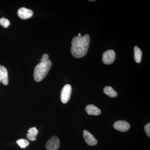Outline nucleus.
<instances>
[{"label":"nucleus","mask_w":150,"mask_h":150,"mask_svg":"<svg viewBox=\"0 0 150 150\" xmlns=\"http://www.w3.org/2000/svg\"><path fill=\"white\" fill-rule=\"evenodd\" d=\"M90 38L88 34L76 36L71 41V52L75 58H80L85 56L88 51Z\"/></svg>","instance_id":"nucleus-1"},{"label":"nucleus","mask_w":150,"mask_h":150,"mask_svg":"<svg viewBox=\"0 0 150 150\" xmlns=\"http://www.w3.org/2000/svg\"><path fill=\"white\" fill-rule=\"evenodd\" d=\"M52 66L50 60L44 62H40L35 67L33 77L36 82H40L48 74Z\"/></svg>","instance_id":"nucleus-2"},{"label":"nucleus","mask_w":150,"mask_h":150,"mask_svg":"<svg viewBox=\"0 0 150 150\" xmlns=\"http://www.w3.org/2000/svg\"><path fill=\"white\" fill-rule=\"evenodd\" d=\"M72 92V87L69 84L65 85L61 93V100L64 103H67L69 100Z\"/></svg>","instance_id":"nucleus-3"},{"label":"nucleus","mask_w":150,"mask_h":150,"mask_svg":"<svg viewBox=\"0 0 150 150\" xmlns=\"http://www.w3.org/2000/svg\"><path fill=\"white\" fill-rule=\"evenodd\" d=\"M115 54L113 50H109L105 51L102 56V61L105 64L109 65L115 61Z\"/></svg>","instance_id":"nucleus-4"},{"label":"nucleus","mask_w":150,"mask_h":150,"mask_svg":"<svg viewBox=\"0 0 150 150\" xmlns=\"http://www.w3.org/2000/svg\"><path fill=\"white\" fill-rule=\"evenodd\" d=\"M60 146V140L58 137L53 136L47 142L46 146L48 150H57Z\"/></svg>","instance_id":"nucleus-5"},{"label":"nucleus","mask_w":150,"mask_h":150,"mask_svg":"<svg viewBox=\"0 0 150 150\" xmlns=\"http://www.w3.org/2000/svg\"><path fill=\"white\" fill-rule=\"evenodd\" d=\"M113 126L114 129L122 132L128 131L131 127L129 123L127 121L121 120L115 122L113 124Z\"/></svg>","instance_id":"nucleus-6"},{"label":"nucleus","mask_w":150,"mask_h":150,"mask_svg":"<svg viewBox=\"0 0 150 150\" xmlns=\"http://www.w3.org/2000/svg\"><path fill=\"white\" fill-rule=\"evenodd\" d=\"M83 137L87 144L90 146H95L97 144L98 142L95 137L87 130H84Z\"/></svg>","instance_id":"nucleus-7"},{"label":"nucleus","mask_w":150,"mask_h":150,"mask_svg":"<svg viewBox=\"0 0 150 150\" xmlns=\"http://www.w3.org/2000/svg\"><path fill=\"white\" fill-rule=\"evenodd\" d=\"M17 14L20 18L22 19H27L32 16L33 12L29 9L25 8H21L18 11Z\"/></svg>","instance_id":"nucleus-8"},{"label":"nucleus","mask_w":150,"mask_h":150,"mask_svg":"<svg viewBox=\"0 0 150 150\" xmlns=\"http://www.w3.org/2000/svg\"><path fill=\"white\" fill-rule=\"evenodd\" d=\"M1 82L4 85H8V73L5 67L0 65V83Z\"/></svg>","instance_id":"nucleus-9"},{"label":"nucleus","mask_w":150,"mask_h":150,"mask_svg":"<svg viewBox=\"0 0 150 150\" xmlns=\"http://www.w3.org/2000/svg\"><path fill=\"white\" fill-rule=\"evenodd\" d=\"M87 113L89 115H98L101 113V110L99 108L93 105H88L86 108Z\"/></svg>","instance_id":"nucleus-10"},{"label":"nucleus","mask_w":150,"mask_h":150,"mask_svg":"<svg viewBox=\"0 0 150 150\" xmlns=\"http://www.w3.org/2000/svg\"><path fill=\"white\" fill-rule=\"evenodd\" d=\"M38 134V130L35 127H32L28 130V133L27 134V138L31 141L36 140V136Z\"/></svg>","instance_id":"nucleus-11"},{"label":"nucleus","mask_w":150,"mask_h":150,"mask_svg":"<svg viewBox=\"0 0 150 150\" xmlns=\"http://www.w3.org/2000/svg\"><path fill=\"white\" fill-rule=\"evenodd\" d=\"M103 92L110 98H115L117 96V93L111 87L107 86L103 89Z\"/></svg>","instance_id":"nucleus-12"},{"label":"nucleus","mask_w":150,"mask_h":150,"mask_svg":"<svg viewBox=\"0 0 150 150\" xmlns=\"http://www.w3.org/2000/svg\"><path fill=\"white\" fill-rule=\"evenodd\" d=\"M134 60L137 63H141L142 61V52L139 47L135 46L134 48Z\"/></svg>","instance_id":"nucleus-13"},{"label":"nucleus","mask_w":150,"mask_h":150,"mask_svg":"<svg viewBox=\"0 0 150 150\" xmlns=\"http://www.w3.org/2000/svg\"><path fill=\"white\" fill-rule=\"evenodd\" d=\"M17 144L22 149H25L29 145V142L27 140L20 139L17 141Z\"/></svg>","instance_id":"nucleus-14"},{"label":"nucleus","mask_w":150,"mask_h":150,"mask_svg":"<svg viewBox=\"0 0 150 150\" xmlns=\"http://www.w3.org/2000/svg\"><path fill=\"white\" fill-rule=\"evenodd\" d=\"M0 24L5 28H7L9 26L10 22L7 19L2 18H0Z\"/></svg>","instance_id":"nucleus-15"},{"label":"nucleus","mask_w":150,"mask_h":150,"mask_svg":"<svg viewBox=\"0 0 150 150\" xmlns=\"http://www.w3.org/2000/svg\"><path fill=\"white\" fill-rule=\"evenodd\" d=\"M144 131L148 137H150V123H148L144 127Z\"/></svg>","instance_id":"nucleus-16"},{"label":"nucleus","mask_w":150,"mask_h":150,"mask_svg":"<svg viewBox=\"0 0 150 150\" xmlns=\"http://www.w3.org/2000/svg\"><path fill=\"white\" fill-rule=\"evenodd\" d=\"M49 56L47 54H43L42 58L40 59V62H47L48 60Z\"/></svg>","instance_id":"nucleus-17"},{"label":"nucleus","mask_w":150,"mask_h":150,"mask_svg":"<svg viewBox=\"0 0 150 150\" xmlns=\"http://www.w3.org/2000/svg\"><path fill=\"white\" fill-rule=\"evenodd\" d=\"M95 1V0H93V1L91 0V1Z\"/></svg>","instance_id":"nucleus-18"},{"label":"nucleus","mask_w":150,"mask_h":150,"mask_svg":"<svg viewBox=\"0 0 150 150\" xmlns=\"http://www.w3.org/2000/svg\"><path fill=\"white\" fill-rule=\"evenodd\" d=\"M81 36V34H80V33H79V35H78V36Z\"/></svg>","instance_id":"nucleus-19"}]
</instances>
